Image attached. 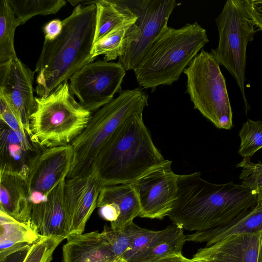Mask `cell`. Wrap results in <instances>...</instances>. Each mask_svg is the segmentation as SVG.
<instances>
[{"mask_svg":"<svg viewBox=\"0 0 262 262\" xmlns=\"http://www.w3.org/2000/svg\"><path fill=\"white\" fill-rule=\"evenodd\" d=\"M258 194L242 184L209 182L200 172L178 174L177 200L168 216L189 231L226 225L254 208Z\"/></svg>","mask_w":262,"mask_h":262,"instance_id":"1","label":"cell"},{"mask_svg":"<svg viewBox=\"0 0 262 262\" xmlns=\"http://www.w3.org/2000/svg\"><path fill=\"white\" fill-rule=\"evenodd\" d=\"M94 4L77 5L62 20V30L54 40H44L35 71L38 97H46L84 66L93 62L91 51L96 26Z\"/></svg>","mask_w":262,"mask_h":262,"instance_id":"2","label":"cell"},{"mask_svg":"<svg viewBox=\"0 0 262 262\" xmlns=\"http://www.w3.org/2000/svg\"><path fill=\"white\" fill-rule=\"evenodd\" d=\"M165 159L155 145L142 113L126 118L104 143L91 170L104 186L132 184Z\"/></svg>","mask_w":262,"mask_h":262,"instance_id":"3","label":"cell"},{"mask_svg":"<svg viewBox=\"0 0 262 262\" xmlns=\"http://www.w3.org/2000/svg\"><path fill=\"white\" fill-rule=\"evenodd\" d=\"M208 42L206 30L196 21L178 29L167 27L133 70L137 82L151 92L172 85Z\"/></svg>","mask_w":262,"mask_h":262,"instance_id":"4","label":"cell"},{"mask_svg":"<svg viewBox=\"0 0 262 262\" xmlns=\"http://www.w3.org/2000/svg\"><path fill=\"white\" fill-rule=\"evenodd\" d=\"M29 138L42 148L71 144L88 125L93 113L75 99L68 81L46 97H36Z\"/></svg>","mask_w":262,"mask_h":262,"instance_id":"5","label":"cell"},{"mask_svg":"<svg viewBox=\"0 0 262 262\" xmlns=\"http://www.w3.org/2000/svg\"><path fill=\"white\" fill-rule=\"evenodd\" d=\"M148 98L140 88L121 90L116 98L95 112L86 127L71 144L74 155L67 179L90 173L106 141L129 116L143 113Z\"/></svg>","mask_w":262,"mask_h":262,"instance_id":"6","label":"cell"},{"mask_svg":"<svg viewBox=\"0 0 262 262\" xmlns=\"http://www.w3.org/2000/svg\"><path fill=\"white\" fill-rule=\"evenodd\" d=\"M183 73L186 91L198 110L217 128L230 129L233 113L225 79L211 53L202 49Z\"/></svg>","mask_w":262,"mask_h":262,"instance_id":"7","label":"cell"},{"mask_svg":"<svg viewBox=\"0 0 262 262\" xmlns=\"http://www.w3.org/2000/svg\"><path fill=\"white\" fill-rule=\"evenodd\" d=\"M215 21L219 41L210 53L235 79L247 112L250 108L245 92L247 47L254 39L256 27L246 9L244 0L227 1Z\"/></svg>","mask_w":262,"mask_h":262,"instance_id":"8","label":"cell"},{"mask_svg":"<svg viewBox=\"0 0 262 262\" xmlns=\"http://www.w3.org/2000/svg\"><path fill=\"white\" fill-rule=\"evenodd\" d=\"M126 71L119 62L98 60L90 63L70 78V88L79 103L95 113L121 91Z\"/></svg>","mask_w":262,"mask_h":262,"instance_id":"9","label":"cell"},{"mask_svg":"<svg viewBox=\"0 0 262 262\" xmlns=\"http://www.w3.org/2000/svg\"><path fill=\"white\" fill-rule=\"evenodd\" d=\"M73 155L71 144L42 148L22 166L32 205L44 200L54 187L66 180Z\"/></svg>","mask_w":262,"mask_h":262,"instance_id":"10","label":"cell"},{"mask_svg":"<svg viewBox=\"0 0 262 262\" xmlns=\"http://www.w3.org/2000/svg\"><path fill=\"white\" fill-rule=\"evenodd\" d=\"M171 163L165 160L132 184L140 203L139 217L162 220L172 210L178 196V174Z\"/></svg>","mask_w":262,"mask_h":262,"instance_id":"11","label":"cell"},{"mask_svg":"<svg viewBox=\"0 0 262 262\" xmlns=\"http://www.w3.org/2000/svg\"><path fill=\"white\" fill-rule=\"evenodd\" d=\"M127 2L138 17L140 33L119 58L125 71L134 70L151 43L167 26L169 18L178 5L176 0H129Z\"/></svg>","mask_w":262,"mask_h":262,"instance_id":"12","label":"cell"},{"mask_svg":"<svg viewBox=\"0 0 262 262\" xmlns=\"http://www.w3.org/2000/svg\"><path fill=\"white\" fill-rule=\"evenodd\" d=\"M35 73L18 57L0 63V94L4 95L28 136L31 116L36 108L33 88Z\"/></svg>","mask_w":262,"mask_h":262,"instance_id":"13","label":"cell"},{"mask_svg":"<svg viewBox=\"0 0 262 262\" xmlns=\"http://www.w3.org/2000/svg\"><path fill=\"white\" fill-rule=\"evenodd\" d=\"M103 187L93 170L86 175L66 179L64 203L67 236L83 233L88 221L97 208Z\"/></svg>","mask_w":262,"mask_h":262,"instance_id":"14","label":"cell"},{"mask_svg":"<svg viewBox=\"0 0 262 262\" xmlns=\"http://www.w3.org/2000/svg\"><path fill=\"white\" fill-rule=\"evenodd\" d=\"M32 203L25 173L11 164L2 163L0 170V210L23 222L31 220Z\"/></svg>","mask_w":262,"mask_h":262,"instance_id":"15","label":"cell"},{"mask_svg":"<svg viewBox=\"0 0 262 262\" xmlns=\"http://www.w3.org/2000/svg\"><path fill=\"white\" fill-rule=\"evenodd\" d=\"M260 232L231 235L198 249L192 259L203 262H256Z\"/></svg>","mask_w":262,"mask_h":262,"instance_id":"16","label":"cell"},{"mask_svg":"<svg viewBox=\"0 0 262 262\" xmlns=\"http://www.w3.org/2000/svg\"><path fill=\"white\" fill-rule=\"evenodd\" d=\"M62 247V262H110L115 259L103 231L68 235Z\"/></svg>","mask_w":262,"mask_h":262,"instance_id":"17","label":"cell"},{"mask_svg":"<svg viewBox=\"0 0 262 262\" xmlns=\"http://www.w3.org/2000/svg\"><path fill=\"white\" fill-rule=\"evenodd\" d=\"M66 181L54 187L44 200L32 205L31 220L42 236H67L64 203Z\"/></svg>","mask_w":262,"mask_h":262,"instance_id":"18","label":"cell"},{"mask_svg":"<svg viewBox=\"0 0 262 262\" xmlns=\"http://www.w3.org/2000/svg\"><path fill=\"white\" fill-rule=\"evenodd\" d=\"M42 236L32 222L17 221L0 210V262L28 249Z\"/></svg>","mask_w":262,"mask_h":262,"instance_id":"19","label":"cell"},{"mask_svg":"<svg viewBox=\"0 0 262 262\" xmlns=\"http://www.w3.org/2000/svg\"><path fill=\"white\" fill-rule=\"evenodd\" d=\"M109 204L117 212V220L111 223L113 230H120L127 227L139 216L141 209L136 192L132 184H123L104 186L101 189L97 207Z\"/></svg>","mask_w":262,"mask_h":262,"instance_id":"20","label":"cell"},{"mask_svg":"<svg viewBox=\"0 0 262 262\" xmlns=\"http://www.w3.org/2000/svg\"><path fill=\"white\" fill-rule=\"evenodd\" d=\"M261 230L262 206L257 205L226 225L185 234V239L186 242L206 243V247H208L228 236L259 233Z\"/></svg>","mask_w":262,"mask_h":262,"instance_id":"21","label":"cell"},{"mask_svg":"<svg viewBox=\"0 0 262 262\" xmlns=\"http://www.w3.org/2000/svg\"><path fill=\"white\" fill-rule=\"evenodd\" d=\"M92 3L96 6L94 43L114 28L137 20L126 0L92 1Z\"/></svg>","mask_w":262,"mask_h":262,"instance_id":"22","label":"cell"},{"mask_svg":"<svg viewBox=\"0 0 262 262\" xmlns=\"http://www.w3.org/2000/svg\"><path fill=\"white\" fill-rule=\"evenodd\" d=\"M140 29L135 23L118 26L93 43L91 55L93 58L103 55V60L111 61L122 56L127 47L136 41Z\"/></svg>","mask_w":262,"mask_h":262,"instance_id":"23","label":"cell"},{"mask_svg":"<svg viewBox=\"0 0 262 262\" xmlns=\"http://www.w3.org/2000/svg\"><path fill=\"white\" fill-rule=\"evenodd\" d=\"M185 242L183 228L172 223L163 229L148 247L136 253L127 261L156 262L169 255L182 253Z\"/></svg>","mask_w":262,"mask_h":262,"instance_id":"24","label":"cell"},{"mask_svg":"<svg viewBox=\"0 0 262 262\" xmlns=\"http://www.w3.org/2000/svg\"><path fill=\"white\" fill-rule=\"evenodd\" d=\"M19 23L8 0L0 2V63L17 58L14 37Z\"/></svg>","mask_w":262,"mask_h":262,"instance_id":"25","label":"cell"},{"mask_svg":"<svg viewBox=\"0 0 262 262\" xmlns=\"http://www.w3.org/2000/svg\"><path fill=\"white\" fill-rule=\"evenodd\" d=\"M19 26L32 17L57 13L66 5L64 0H8Z\"/></svg>","mask_w":262,"mask_h":262,"instance_id":"26","label":"cell"},{"mask_svg":"<svg viewBox=\"0 0 262 262\" xmlns=\"http://www.w3.org/2000/svg\"><path fill=\"white\" fill-rule=\"evenodd\" d=\"M238 136L241 140L238 154L243 158H251L262 148V121L248 120L243 123Z\"/></svg>","mask_w":262,"mask_h":262,"instance_id":"27","label":"cell"},{"mask_svg":"<svg viewBox=\"0 0 262 262\" xmlns=\"http://www.w3.org/2000/svg\"><path fill=\"white\" fill-rule=\"evenodd\" d=\"M141 227L134 222L120 230H113L105 226L103 230L116 257L123 256L129 249Z\"/></svg>","mask_w":262,"mask_h":262,"instance_id":"28","label":"cell"},{"mask_svg":"<svg viewBox=\"0 0 262 262\" xmlns=\"http://www.w3.org/2000/svg\"><path fill=\"white\" fill-rule=\"evenodd\" d=\"M66 238L58 236H42L26 251L22 262H51L54 252Z\"/></svg>","mask_w":262,"mask_h":262,"instance_id":"29","label":"cell"},{"mask_svg":"<svg viewBox=\"0 0 262 262\" xmlns=\"http://www.w3.org/2000/svg\"><path fill=\"white\" fill-rule=\"evenodd\" d=\"M251 158H243L236 165L242 168L239 179L242 185L254 193L258 194L262 191V163L252 162Z\"/></svg>","mask_w":262,"mask_h":262,"instance_id":"30","label":"cell"},{"mask_svg":"<svg viewBox=\"0 0 262 262\" xmlns=\"http://www.w3.org/2000/svg\"><path fill=\"white\" fill-rule=\"evenodd\" d=\"M162 230L155 231L141 228L133 240L129 249L124 254L123 257L129 260L134 255L148 247L162 233Z\"/></svg>","mask_w":262,"mask_h":262,"instance_id":"31","label":"cell"},{"mask_svg":"<svg viewBox=\"0 0 262 262\" xmlns=\"http://www.w3.org/2000/svg\"><path fill=\"white\" fill-rule=\"evenodd\" d=\"M0 118L12 130L28 135L2 94H0Z\"/></svg>","mask_w":262,"mask_h":262,"instance_id":"32","label":"cell"},{"mask_svg":"<svg viewBox=\"0 0 262 262\" xmlns=\"http://www.w3.org/2000/svg\"><path fill=\"white\" fill-rule=\"evenodd\" d=\"M244 4L256 27L262 31V0H244Z\"/></svg>","mask_w":262,"mask_h":262,"instance_id":"33","label":"cell"},{"mask_svg":"<svg viewBox=\"0 0 262 262\" xmlns=\"http://www.w3.org/2000/svg\"><path fill=\"white\" fill-rule=\"evenodd\" d=\"M62 30V21L59 19L51 20L47 23L43 28L45 40L52 41L60 34Z\"/></svg>","mask_w":262,"mask_h":262,"instance_id":"34","label":"cell"},{"mask_svg":"<svg viewBox=\"0 0 262 262\" xmlns=\"http://www.w3.org/2000/svg\"><path fill=\"white\" fill-rule=\"evenodd\" d=\"M156 262H203L200 260H194L185 257L182 253L169 255Z\"/></svg>","mask_w":262,"mask_h":262,"instance_id":"35","label":"cell"},{"mask_svg":"<svg viewBox=\"0 0 262 262\" xmlns=\"http://www.w3.org/2000/svg\"><path fill=\"white\" fill-rule=\"evenodd\" d=\"M256 262H262V230L260 232L259 247Z\"/></svg>","mask_w":262,"mask_h":262,"instance_id":"36","label":"cell"},{"mask_svg":"<svg viewBox=\"0 0 262 262\" xmlns=\"http://www.w3.org/2000/svg\"><path fill=\"white\" fill-rule=\"evenodd\" d=\"M114 262H128L125 259H124L122 256L117 257L115 259Z\"/></svg>","mask_w":262,"mask_h":262,"instance_id":"37","label":"cell"},{"mask_svg":"<svg viewBox=\"0 0 262 262\" xmlns=\"http://www.w3.org/2000/svg\"><path fill=\"white\" fill-rule=\"evenodd\" d=\"M257 205L262 206V191L258 194Z\"/></svg>","mask_w":262,"mask_h":262,"instance_id":"38","label":"cell"},{"mask_svg":"<svg viewBox=\"0 0 262 262\" xmlns=\"http://www.w3.org/2000/svg\"><path fill=\"white\" fill-rule=\"evenodd\" d=\"M67 2H69L71 3V4L72 5V6H75L76 5H78V4H80L82 1H69V0H68Z\"/></svg>","mask_w":262,"mask_h":262,"instance_id":"39","label":"cell"},{"mask_svg":"<svg viewBox=\"0 0 262 262\" xmlns=\"http://www.w3.org/2000/svg\"><path fill=\"white\" fill-rule=\"evenodd\" d=\"M115 259H114L113 260H112V261H110V262H114Z\"/></svg>","mask_w":262,"mask_h":262,"instance_id":"40","label":"cell"}]
</instances>
